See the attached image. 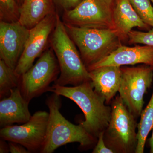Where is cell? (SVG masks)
Segmentation results:
<instances>
[{
	"mask_svg": "<svg viewBox=\"0 0 153 153\" xmlns=\"http://www.w3.org/2000/svg\"><path fill=\"white\" fill-rule=\"evenodd\" d=\"M48 91L74 101L85 117V120L80 124L95 138L97 139L100 134L107 127L111 117V106L106 105L104 99L96 93L91 81L73 87L54 83Z\"/></svg>",
	"mask_w": 153,
	"mask_h": 153,
	"instance_id": "6da1fadb",
	"label": "cell"
},
{
	"mask_svg": "<svg viewBox=\"0 0 153 153\" xmlns=\"http://www.w3.org/2000/svg\"><path fill=\"white\" fill-rule=\"evenodd\" d=\"M56 17V25L49 41L60 69V76L54 83L61 86H76L90 81L89 71L58 12Z\"/></svg>",
	"mask_w": 153,
	"mask_h": 153,
	"instance_id": "7a4b0ae2",
	"label": "cell"
},
{
	"mask_svg": "<svg viewBox=\"0 0 153 153\" xmlns=\"http://www.w3.org/2000/svg\"><path fill=\"white\" fill-rule=\"evenodd\" d=\"M60 96L53 93L46 100L49 117L47 134L40 153H52L57 148L71 143H78L84 148L95 144L97 139L90 134L81 124H73L60 112Z\"/></svg>",
	"mask_w": 153,
	"mask_h": 153,
	"instance_id": "3957f363",
	"label": "cell"
},
{
	"mask_svg": "<svg viewBox=\"0 0 153 153\" xmlns=\"http://www.w3.org/2000/svg\"><path fill=\"white\" fill-rule=\"evenodd\" d=\"M65 25L86 67L103 59L122 45V40L114 29Z\"/></svg>",
	"mask_w": 153,
	"mask_h": 153,
	"instance_id": "277c9868",
	"label": "cell"
},
{
	"mask_svg": "<svg viewBox=\"0 0 153 153\" xmlns=\"http://www.w3.org/2000/svg\"><path fill=\"white\" fill-rule=\"evenodd\" d=\"M111 104V117L103 135L105 144L114 153H135L138 143L137 118L120 96L114 98Z\"/></svg>",
	"mask_w": 153,
	"mask_h": 153,
	"instance_id": "5b68a950",
	"label": "cell"
},
{
	"mask_svg": "<svg viewBox=\"0 0 153 153\" xmlns=\"http://www.w3.org/2000/svg\"><path fill=\"white\" fill-rule=\"evenodd\" d=\"M121 80L118 92L130 112L136 118L140 116L144 96L153 81V67L143 64L135 67L121 66Z\"/></svg>",
	"mask_w": 153,
	"mask_h": 153,
	"instance_id": "8992f818",
	"label": "cell"
},
{
	"mask_svg": "<svg viewBox=\"0 0 153 153\" xmlns=\"http://www.w3.org/2000/svg\"><path fill=\"white\" fill-rule=\"evenodd\" d=\"M60 73V67L52 48H48L36 63L20 77L19 87L25 99L30 101L49 90Z\"/></svg>",
	"mask_w": 153,
	"mask_h": 153,
	"instance_id": "52a82bcc",
	"label": "cell"
},
{
	"mask_svg": "<svg viewBox=\"0 0 153 153\" xmlns=\"http://www.w3.org/2000/svg\"><path fill=\"white\" fill-rule=\"evenodd\" d=\"M114 0H82L74 8L63 12L66 25L80 28L114 30L113 10Z\"/></svg>",
	"mask_w": 153,
	"mask_h": 153,
	"instance_id": "ba28073f",
	"label": "cell"
},
{
	"mask_svg": "<svg viewBox=\"0 0 153 153\" xmlns=\"http://www.w3.org/2000/svg\"><path fill=\"white\" fill-rule=\"evenodd\" d=\"M49 113L37 111L30 120L21 125L7 126L0 130L2 139L19 143L30 152H40L44 146L49 120Z\"/></svg>",
	"mask_w": 153,
	"mask_h": 153,
	"instance_id": "9c48e42d",
	"label": "cell"
},
{
	"mask_svg": "<svg viewBox=\"0 0 153 153\" xmlns=\"http://www.w3.org/2000/svg\"><path fill=\"white\" fill-rule=\"evenodd\" d=\"M57 13L47 16L30 30L25 49L15 69L19 77L33 66L36 58L40 57L47 49L56 25Z\"/></svg>",
	"mask_w": 153,
	"mask_h": 153,
	"instance_id": "30bf717a",
	"label": "cell"
},
{
	"mask_svg": "<svg viewBox=\"0 0 153 153\" xmlns=\"http://www.w3.org/2000/svg\"><path fill=\"white\" fill-rule=\"evenodd\" d=\"M30 30L19 22H0V59L15 69L29 36Z\"/></svg>",
	"mask_w": 153,
	"mask_h": 153,
	"instance_id": "8fae6325",
	"label": "cell"
},
{
	"mask_svg": "<svg viewBox=\"0 0 153 153\" xmlns=\"http://www.w3.org/2000/svg\"><path fill=\"white\" fill-rule=\"evenodd\" d=\"M143 64L153 67V47L145 45L128 47L121 45L110 54L87 67L88 71L103 67Z\"/></svg>",
	"mask_w": 153,
	"mask_h": 153,
	"instance_id": "7c38bea8",
	"label": "cell"
},
{
	"mask_svg": "<svg viewBox=\"0 0 153 153\" xmlns=\"http://www.w3.org/2000/svg\"><path fill=\"white\" fill-rule=\"evenodd\" d=\"M29 103L22 95L19 86L12 89L10 95L0 101L1 128L15 123H25L30 120L32 115Z\"/></svg>",
	"mask_w": 153,
	"mask_h": 153,
	"instance_id": "4fadbf2b",
	"label": "cell"
},
{
	"mask_svg": "<svg viewBox=\"0 0 153 153\" xmlns=\"http://www.w3.org/2000/svg\"><path fill=\"white\" fill-rule=\"evenodd\" d=\"M91 84L96 93L108 104L118 92L121 80V66H103L89 71Z\"/></svg>",
	"mask_w": 153,
	"mask_h": 153,
	"instance_id": "5bb4252c",
	"label": "cell"
},
{
	"mask_svg": "<svg viewBox=\"0 0 153 153\" xmlns=\"http://www.w3.org/2000/svg\"><path fill=\"white\" fill-rule=\"evenodd\" d=\"M114 28L122 40L128 38L132 29L138 27L149 30L146 25L134 10L129 0H114L113 10Z\"/></svg>",
	"mask_w": 153,
	"mask_h": 153,
	"instance_id": "9a60e30c",
	"label": "cell"
},
{
	"mask_svg": "<svg viewBox=\"0 0 153 153\" xmlns=\"http://www.w3.org/2000/svg\"><path fill=\"white\" fill-rule=\"evenodd\" d=\"M57 12L52 0H23L19 22L30 30L47 16Z\"/></svg>",
	"mask_w": 153,
	"mask_h": 153,
	"instance_id": "2e32d148",
	"label": "cell"
},
{
	"mask_svg": "<svg viewBox=\"0 0 153 153\" xmlns=\"http://www.w3.org/2000/svg\"><path fill=\"white\" fill-rule=\"evenodd\" d=\"M153 128V92L149 103L140 115L138 123L137 146L135 153H143L147 138Z\"/></svg>",
	"mask_w": 153,
	"mask_h": 153,
	"instance_id": "e0dca14e",
	"label": "cell"
},
{
	"mask_svg": "<svg viewBox=\"0 0 153 153\" xmlns=\"http://www.w3.org/2000/svg\"><path fill=\"white\" fill-rule=\"evenodd\" d=\"M20 77L15 72V69L8 66L0 59V97L8 96L11 90L20 85Z\"/></svg>",
	"mask_w": 153,
	"mask_h": 153,
	"instance_id": "ac0fdd59",
	"label": "cell"
},
{
	"mask_svg": "<svg viewBox=\"0 0 153 153\" xmlns=\"http://www.w3.org/2000/svg\"><path fill=\"white\" fill-rule=\"evenodd\" d=\"M20 6L16 0H0V22H19Z\"/></svg>",
	"mask_w": 153,
	"mask_h": 153,
	"instance_id": "d6986e66",
	"label": "cell"
},
{
	"mask_svg": "<svg viewBox=\"0 0 153 153\" xmlns=\"http://www.w3.org/2000/svg\"><path fill=\"white\" fill-rule=\"evenodd\" d=\"M134 10L146 25L153 28V7L150 0H129Z\"/></svg>",
	"mask_w": 153,
	"mask_h": 153,
	"instance_id": "ffe728a7",
	"label": "cell"
},
{
	"mask_svg": "<svg viewBox=\"0 0 153 153\" xmlns=\"http://www.w3.org/2000/svg\"><path fill=\"white\" fill-rule=\"evenodd\" d=\"M128 39L131 44H143L153 47V28L147 32L131 30Z\"/></svg>",
	"mask_w": 153,
	"mask_h": 153,
	"instance_id": "44dd1931",
	"label": "cell"
},
{
	"mask_svg": "<svg viewBox=\"0 0 153 153\" xmlns=\"http://www.w3.org/2000/svg\"><path fill=\"white\" fill-rule=\"evenodd\" d=\"M54 2L57 12L60 10L66 12L74 8L82 0H52ZM59 13V12H58Z\"/></svg>",
	"mask_w": 153,
	"mask_h": 153,
	"instance_id": "7402d4cb",
	"label": "cell"
},
{
	"mask_svg": "<svg viewBox=\"0 0 153 153\" xmlns=\"http://www.w3.org/2000/svg\"><path fill=\"white\" fill-rule=\"evenodd\" d=\"M104 131L102 132L99 136L97 142L94 147L93 153H114L112 150L109 149L105 144L104 140Z\"/></svg>",
	"mask_w": 153,
	"mask_h": 153,
	"instance_id": "603a6c76",
	"label": "cell"
},
{
	"mask_svg": "<svg viewBox=\"0 0 153 153\" xmlns=\"http://www.w3.org/2000/svg\"><path fill=\"white\" fill-rule=\"evenodd\" d=\"M9 144V150L11 153H30L27 148L17 143L10 142Z\"/></svg>",
	"mask_w": 153,
	"mask_h": 153,
	"instance_id": "cb8c5ba5",
	"label": "cell"
},
{
	"mask_svg": "<svg viewBox=\"0 0 153 153\" xmlns=\"http://www.w3.org/2000/svg\"><path fill=\"white\" fill-rule=\"evenodd\" d=\"M5 141V140L3 139L0 141V153H7L10 152L9 144L7 145Z\"/></svg>",
	"mask_w": 153,
	"mask_h": 153,
	"instance_id": "d4e9b609",
	"label": "cell"
},
{
	"mask_svg": "<svg viewBox=\"0 0 153 153\" xmlns=\"http://www.w3.org/2000/svg\"><path fill=\"white\" fill-rule=\"evenodd\" d=\"M152 130V136L149 140V145L150 152L153 153V128Z\"/></svg>",
	"mask_w": 153,
	"mask_h": 153,
	"instance_id": "484cf974",
	"label": "cell"
},
{
	"mask_svg": "<svg viewBox=\"0 0 153 153\" xmlns=\"http://www.w3.org/2000/svg\"><path fill=\"white\" fill-rule=\"evenodd\" d=\"M16 1L17 2V3H18V4L19 5V6L20 7L22 2H23V0H16Z\"/></svg>",
	"mask_w": 153,
	"mask_h": 153,
	"instance_id": "4316f807",
	"label": "cell"
},
{
	"mask_svg": "<svg viewBox=\"0 0 153 153\" xmlns=\"http://www.w3.org/2000/svg\"><path fill=\"white\" fill-rule=\"evenodd\" d=\"M151 1H152V2L153 3V0H150Z\"/></svg>",
	"mask_w": 153,
	"mask_h": 153,
	"instance_id": "83f0119b",
	"label": "cell"
}]
</instances>
